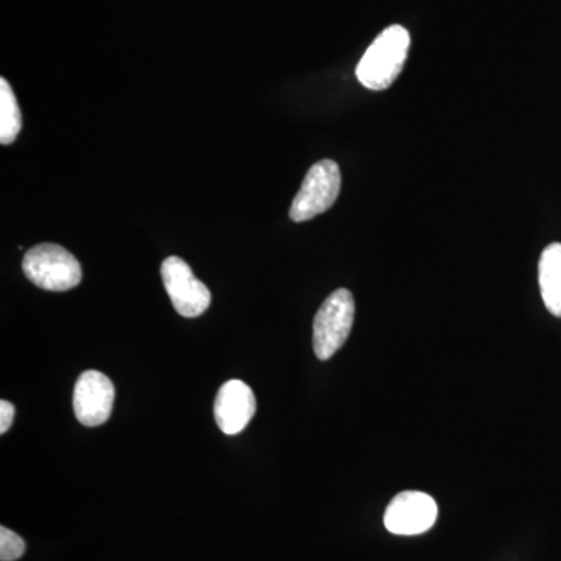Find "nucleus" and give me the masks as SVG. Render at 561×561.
Here are the masks:
<instances>
[{
    "label": "nucleus",
    "mask_w": 561,
    "mask_h": 561,
    "mask_svg": "<svg viewBox=\"0 0 561 561\" xmlns=\"http://www.w3.org/2000/svg\"><path fill=\"white\" fill-rule=\"evenodd\" d=\"M411 35L402 25H390L370 47L356 68L357 80L371 91H383L400 77L408 60Z\"/></svg>",
    "instance_id": "obj_1"
},
{
    "label": "nucleus",
    "mask_w": 561,
    "mask_h": 561,
    "mask_svg": "<svg viewBox=\"0 0 561 561\" xmlns=\"http://www.w3.org/2000/svg\"><path fill=\"white\" fill-rule=\"evenodd\" d=\"M22 271L39 289L66 291L79 286L83 273L72 253L55 243H41L25 253Z\"/></svg>",
    "instance_id": "obj_2"
},
{
    "label": "nucleus",
    "mask_w": 561,
    "mask_h": 561,
    "mask_svg": "<svg viewBox=\"0 0 561 561\" xmlns=\"http://www.w3.org/2000/svg\"><path fill=\"white\" fill-rule=\"evenodd\" d=\"M356 316L353 294L335 290L324 300L313 319V351L320 360H328L348 341Z\"/></svg>",
    "instance_id": "obj_3"
},
{
    "label": "nucleus",
    "mask_w": 561,
    "mask_h": 561,
    "mask_svg": "<svg viewBox=\"0 0 561 561\" xmlns=\"http://www.w3.org/2000/svg\"><path fill=\"white\" fill-rule=\"evenodd\" d=\"M341 186L342 175L337 162H316L306 173L300 191L291 202L290 219L300 224L327 213L337 201Z\"/></svg>",
    "instance_id": "obj_4"
},
{
    "label": "nucleus",
    "mask_w": 561,
    "mask_h": 561,
    "mask_svg": "<svg viewBox=\"0 0 561 561\" xmlns=\"http://www.w3.org/2000/svg\"><path fill=\"white\" fill-rule=\"evenodd\" d=\"M161 278L173 308L181 317L195 319L208 311L210 291L194 275L186 261L179 256L168 257L161 265Z\"/></svg>",
    "instance_id": "obj_5"
},
{
    "label": "nucleus",
    "mask_w": 561,
    "mask_h": 561,
    "mask_svg": "<svg viewBox=\"0 0 561 561\" xmlns=\"http://www.w3.org/2000/svg\"><path fill=\"white\" fill-rule=\"evenodd\" d=\"M434 497L423 491H402L391 500L383 515L387 530L394 535L424 534L437 522Z\"/></svg>",
    "instance_id": "obj_6"
},
{
    "label": "nucleus",
    "mask_w": 561,
    "mask_h": 561,
    "mask_svg": "<svg viewBox=\"0 0 561 561\" xmlns=\"http://www.w3.org/2000/svg\"><path fill=\"white\" fill-rule=\"evenodd\" d=\"M114 390L108 376L101 371L81 373L73 387V413L83 426L95 427L106 423L113 412Z\"/></svg>",
    "instance_id": "obj_7"
},
{
    "label": "nucleus",
    "mask_w": 561,
    "mask_h": 561,
    "mask_svg": "<svg viewBox=\"0 0 561 561\" xmlns=\"http://www.w3.org/2000/svg\"><path fill=\"white\" fill-rule=\"evenodd\" d=\"M256 408L253 390L245 382L231 379L225 382L217 393L214 415L224 434L236 435L249 426Z\"/></svg>",
    "instance_id": "obj_8"
},
{
    "label": "nucleus",
    "mask_w": 561,
    "mask_h": 561,
    "mask_svg": "<svg viewBox=\"0 0 561 561\" xmlns=\"http://www.w3.org/2000/svg\"><path fill=\"white\" fill-rule=\"evenodd\" d=\"M538 280L546 308L561 319V243H551L542 251Z\"/></svg>",
    "instance_id": "obj_9"
},
{
    "label": "nucleus",
    "mask_w": 561,
    "mask_h": 561,
    "mask_svg": "<svg viewBox=\"0 0 561 561\" xmlns=\"http://www.w3.org/2000/svg\"><path fill=\"white\" fill-rule=\"evenodd\" d=\"M22 117L16 95L11 90L9 81L0 80V142L10 146L20 136Z\"/></svg>",
    "instance_id": "obj_10"
},
{
    "label": "nucleus",
    "mask_w": 561,
    "mask_h": 561,
    "mask_svg": "<svg viewBox=\"0 0 561 561\" xmlns=\"http://www.w3.org/2000/svg\"><path fill=\"white\" fill-rule=\"evenodd\" d=\"M25 552V542L20 535L7 527H0V560H20Z\"/></svg>",
    "instance_id": "obj_11"
},
{
    "label": "nucleus",
    "mask_w": 561,
    "mask_h": 561,
    "mask_svg": "<svg viewBox=\"0 0 561 561\" xmlns=\"http://www.w3.org/2000/svg\"><path fill=\"white\" fill-rule=\"evenodd\" d=\"M14 415H16L14 405L10 401H0V434H7V431H10Z\"/></svg>",
    "instance_id": "obj_12"
}]
</instances>
